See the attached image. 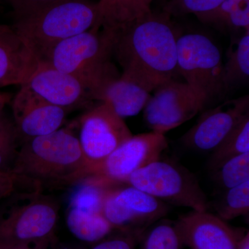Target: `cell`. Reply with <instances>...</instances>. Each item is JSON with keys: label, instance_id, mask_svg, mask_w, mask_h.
<instances>
[{"label": "cell", "instance_id": "20", "mask_svg": "<svg viewBox=\"0 0 249 249\" xmlns=\"http://www.w3.org/2000/svg\"><path fill=\"white\" fill-rule=\"evenodd\" d=\"M66 223L72 235L89 243L99 242L115 231L103 213L88 212L76 208H68Z\"/></svg>", "mask_w": 249, "mask_h": 249}, {"label": "cell", "instance_id": "35", "mask_svg": "<svg viewBox=\"0 0 249 249\" xmlns=\"http://www.w3.org/2000/svg\"><path fill=\"white\" fill-rule=\"evenodd\" d=\"M70 249V248H63V249Z\"/></svg>", "mask_w": 249, "mask_h": 249}, {"label": "cell", "instance_id": "8", "mask_svg": "<svg viewBox=\"0 0 249 249\" xmlns=\"http://www.w3.org/2000/svg\"><path fill=\"white\" fill-rule=\"evenodd\" d=\"M77 125L78 140L90 175L93 168L132 136L124 119L101 102L88 108L77 121Z\"/></svg>", "mask_w": 249, "mask_h": 249}, {"label": "cell", "instance_id": "14", "mask_svg": "<svg viewBox=\"0 0 249 249\" xmlns=\"http://www.w3.org/2000/svg\"><path fill=\"white\" fill-rule=\"evenodd\" d=\"M12 111L13 122L22 142L61 128L67 113L24 85H21L13 100Z\"/></svg>", "mask_w": 249, "mask_h": 249}, {"label": "cell", "instance_id": "28", "mask_svg": "<svg viewBox=\"0 0 249 249\" xmlns=\"http://www.w3.org/2000/svg\"><path fill=\"white\" fill-rule=\"evenodd\" d=\"M223 0H167L163 12L172 16L194 14L197 16L217 8Z\"/></svg>", "mask_w": 249, "mask_h": 249}, {"label": "cell", "instance_id": "33", "mask_svg": "<svg viewBox=\"0 0 249 249\" xmlns=\"http://www.w3.org/2000/svg\"><path fill=\"white\" fill-rule=\"evenodd\" d=\"M11 96L8 93L0 92V111H4L5 106L9 103Z\"/></svg>", "mask_w": 249, "mask_h": 249}, {"label": "cell", "instance_id": "27", "mask_svg": "<svg viewBox=\"0 0 249 249\" xmlns=\"http://www.w3.org/2000/svg\"><path fill=\"white\" fill-rule=\"evenodd\" d=\"M19 141L14 122L0 111V172L12 173Z\"/></svg>", "mask_w": 249, "mask_h": 249}, {"label": "cell", "instance_id": "23", "mask_svg": "<svg viewBox=\"0 0 249 249\" xmlns=\"http://www.w3.org/2000/svg\"><path fill=\"white\" fill-rule=\"evenodd\" d=\"M139 244L140 249H183L182 233L177 221H157L143 232Z\"/></svg>", "mask_w": 249, "mask_h": 249}, {"label": "cell", "instance_id": "22", "mask_svg": "<svg viewBox=\"0 0 249 249\" xmlns=\"http://www.w3.org/2000/svg\"><path fill=\"white\" fill-rule=\"evenodd\" d=\"M116 184L94 175L82 178L73 185L74 188L69 197L68 208L103 213L106 196Z\"/></svg>", "mask_w": 249, "mask_h": 249}, {"label": "cell", "instance_id": "24", "mask_svg": "<svg viewBox=\"0 0 249 249\" xmlns=\"http://www.w3.org/2000/svg\"><path fill=\"white\" fill-rule=\"evenodd\" d=\"M249 152V115L246 116L222 143L211 152L209 167L213 170L224 160Z\"/></svg>", "mask_w": 249, "mask_h": 249}, {"label": "cell", "instance_id": "15", "mask_svg": "<svg viewBox=\"0 0 249 249\" xmlns=\"http://www.w3.org/2000/svg\"><path fill=\"white\" fill-rule=\"evenodd\" d=\"M178 224L190 249H237L240 232L208 211H193L180 216Z\"/></svg>", "mask_w": 249, "mask_h": 249}, {"label": "cell", "instance_id": "9", "mask_svg": "<svg viewBox=\"0 0 249 249\" xmlns=\"http://www.w3.org/2000/svg\"><path fill=\"white\" fill-rule=\"evenodd\" d=\"M168 204L127 183L108 191L103 214L115 231H145L168 214Z\"/></svg>", "mask_w": 249, "mask_h": 249}, {"label": "cell", "instance_id": "13", "mask_svg": "<svg viewBox=\"0 0 249 249\" xmlns=\"http://www.w3.org/2000/svg\"><path fill=\"white\" fill-rule=\"evenodd\" d=\"M41 98L68 111L91 107L96 101L94 88L74 75L40 65L29 80L22 85Z\"/></svg>", "mask_w": 249, "mask_h": 249}, {"label": "cell", "instance_id": "4", "mask_svg": "<svg viewBox=\"0 0 249 249\" xmlns=\"http://www.w3.org/2000/svg\"><path fill=\"white\" fill-rule=\"evenodd\" d=\"M114 40L115 32L97 24L54 46L40 65L78 77L91 85L96 94L106 80L119 76L111 61Z\"/></svg>", "mask_w": 249, "mask_h": 249}, {"label": "cell", "instance_id": "6", "mask_svg": "<svg viewBox=\"0 0 249 249\" xmlns=\"http://www.w3.org/2000/svg\"><path fill=\"white\" fill-rule=\"evenodd\" d=\"M166 204L204 212L209 208L207 196L196 177L182 165L157 160L134 172L126 183Z\"/></svg>", "mask_w": 249, "mask_h": 249}, {"label": "cell", "instance_id": "17", "mask_svg": "<svg viewBox=\"0 0 249 249\" xmlns=\"http://www.w3.org/2000/svg\"><path fill=\"white\" fill-rule=\"evenodd\" d=\"M152 90L124 75L106 80L96 94V101L105 103L123 119L137 115L145 107Z\"/></svg>", "mask_w": 249, "mask_h": 249}, {"label": "cell", "instance_id": "5", "mask_svg": "<svg viewBox=\"0 0 249 249\" xmlns=\"http://www.w3.org/2000/svg\"><path fill=\"white\" fill-rule=\"evenodd\" d=\"M19 201L0 219V249L47 247L59 217L56 201L39 190L19 193Z\"/></svg>", "mask_w": 249, "mask_h": 249}, {"label": "cell", "instance_id": "32", "mask_svg": "<svg viewBox=\"0 0 249 249\" xmlns=\"http://www.w3.org/2000/svg\"><path fill=\"white\" fill-rule=\"evenodd\" d=\"M237 249H249V233L247 232L245 235L240 237L237 242Z\"/></svg>", "mask_w": 249, "mask_h": 249}, {"label": "cell", "instance_id": "16", "mask_svg": "<svg viewBox=\"0 0 249 249\" xmlns=\"http://www.w3.org/2000/svg\"><path fill=\"white\" fill-rule=\"evenodd\" d=\"M39 66L36 55L12 27L0 24V88L25 84Z\"/></svg>", "mask_w": 249, "mask_h": 249}, {"label": "cell", "instance_id": "12", "mask_svg": "<svg viewBox=\"0 0 249 249\" xmlns=\"http://www.w3.org/2000/svg\"><path fill=\"white\" fill-rule=\"evenodd\" d=\"M249 115L248 95L229 100L204 111L196 124L181 137V142L196 151L213 152Z\"/></svg>", "mask_w": 249, "mask_h": 249}, {"label": "cell", "instance_id": "29", "mask_svg": "<svg viewBox=\"0 0 249 249\" xmlns=\"http://www.w3.org/2000/svg\"><path fill=\"white\" fill-rule=\"evenodd\" d=\"M97 242L91 249H135L145 231H116Z\"/></svg>", "mask_w": 249, "mask_h": 249}, {"label": "cell", "instance_id": "34", "mask_svg": "<svg viewBox=\"0 0 249 249\" xmlns=\"http://www.w3.org/2000/svg\"><path fill=\"white\" fill-rule=\"evenodd\" d=\"M11 249H47V247H19Z\"/></svg>", "mask_w": 249, "mask_h": 249}, {"label": "cell", "instance_id": "25", "mask_svg": "<svg viewBox=\"0 0 249 249\" xmlns=\"http://www.w3.org/2000/svg\"><path fill=\"white\" fill-rule=\"evenodd\" d=\"M214 208L218 217L225 222L248 214L249 181L226 190Z\"/></svg>", "mask_w": 249, "mask_h": 249}, {"label": "cell", "instance_id": "10", "mask_svg": "<svg viewBox=\"0 0 249 249\" xmlns=\"http://www.w3.org/2000/svg\"><path fill=\"white\" fill-rule=\"evenodd\" d=\"M153 91L143 109L144 120L152 132L164 134L191 120L205 107L186 83L170 80Z\"/></svg>", "mask_w": 249, "mask_h": 249}, {"label": "cell", "instance_id": "7", "mask_svg": "<svg viewBox=\"0 0 249 249\" xmlns=\"http://www.w3.org/2000/svg\"><path fill=\"white\" fill-rule=\"evenodd\" d=\"M220 49L209 36L189 33L178 36L177 71L204 103L225 93Z\"/></svg>", "mask_w": 249, "mask_h": 249}, {"label": "cell", "instance_id": "11", "mask_svg": "<svg viewBox=\"0 0 249 249\" xmlns=\"http://www.w3.org/2000/svg\"><path fill=\"white\" fill-rule=\"evenodd\" d=\"M167 147L168 142L164 134L151 131L132 135L93 168L90 175L117 184L125 183L134 172L160 160Z\"/></svg>", "mask_w": 249, "mask_h": 249}, {"label": "cell", "instance_id": "30", "mask_svg": "<svg viewBox=\"0 0 249 249\" xmlns=\"http://www.w3.org/2000/svg\"><path fill=\"white\" fill-rule=\"evenodd\" d=\"M24 183L28 184L14 173L0 172V201L14 194Z\"/></svg>", "mask_w": 249, "mask_h": 249}, {"label": "cell", "instance_id": "31", "mask_svg": "<svg viewBox=\"0 0 249 249\" xmlns=\"http://www.w3.org/2000/svg\"><path fill=\"white\" fill-rule=\"evenodd\" d=\"M12 5L14 11L29 7L34 5L42 4V3L49 2L55 0H8Z\"/></svg>", "mask_w": 249, "mask_h": 249}, {"label": "cell", "instance_id": "21", "mask_svg": "<svg viewBox=\"0 0 249 249\" xmlns=\"http://www.w3.org/2000/svg\"><path fill=\"white\" fill-rule=\"evenodd\" d=\"M249 76V31L232 40L223 62L222 78L225 92L245 83Z\"/></svg>", "mask_w": 249, "mask_h": 249}, {"label": "cell", "instance_id": "18", "mask_svg": "<svg viewBox=\"0 0 249 249\" xmlns=\"http://www.w3.org/2000/svg\"><path fill=\"white\" fill-rule=\"evenodd\" d=\"M153 0H99V25L117 31L152 13Z\"/></svg>", "mask_w": 249, "mask_h": 249}, {"label": "cell", "instance_id": "3", "mask_svg": "<svg viewBox=\"0 0 249 249\" xmlns=\"http://www.w3.org/2000/svg\"><path fill=\"white\" fill-rule=\"evenodd\" d=\"M12 29L40 63L59 42L99 24L98 2L91 0H55L14 11Z\"/></svg>", "mask_w": 249, "mask_h": 249}, {"label": "cell", "instance_id": "26", "mask_svg": "<svg viewBox=\"0 0 249 249\" xmlns=\"http://www.w3.org/2000/svg\"><path fill=\"white\" fill-rule=\"evenodd\" d=\"M213 171L214 179L225 190L249 181V152L224 160Z\"/></svg>", "mask_w": 249, "mask_h": 249}, {"label": "cell", "instance_id": "2", "mask_svg": "<svg viewBox=\"0 0 249 249\" xmlns=\"http://www.w3.org/2000/svg\"><path fill=\"white\" fill-rule=\"evenodd\" d=\"M77 121L47 135L22 142L12 173L31 186H73L89 176L82 152Z\"/></svg>", "mask_w": 249, "mask_h": 249}, {"label": "cell", "instance_id": "1", "mask_svg": "<svg viewBox=\"0 0 249 249\" xmlns=\"http://www.w3.org/2000/svg\"><path fill=\"white\" fill-rule=\"evenodd\" d=\"M115 32L113 55L122 75L137 80L152 91L173 79L177 71L179 35L171 17L162 11Z\"/></svg>", "mask_w": 249, "mask_h": 249}, {"label": "cell", "instance_id": "19", "mask_svg": "<svg viewBox=\"0 0 249 249\" xmlns=\"http://www.w3.org/2000/svg\"><path fill=\"white\" fill-rule=\"evenodd\" d=\"M196 17L217 30L249 31V0H223L213 11Z\"/></svg>", "mask_w": 249, "mask_h": 249}]
</instances>
